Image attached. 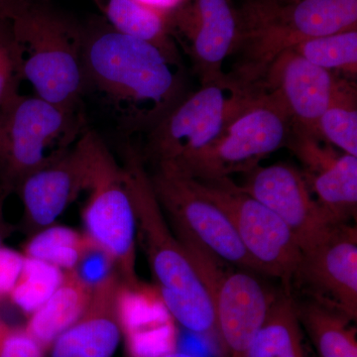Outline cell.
I'll return each mask as SVG.
<instances>
[{
	"label": "cell",
	"instance_id": "cell-39",
	"mask_svg": "<svg viewBox=\"0 0 357 357\" xmlns=\"http://www.w3.org/2000/svg\"><path fill=\"white\" fill-rule=\"evenodd\" d=\"M2 196H3V195H0V197H2Z\"/></svg>",
	"mask_w": 357,
	"mask_h": 357
},
{
	"label": "cell",
	"instance_id": "cell-12",
	"mask_svg": "<svg viewBox=\"0 0 357 357\" xmlns=\"http://www.w3.org/2000/svg\"><path fill=\"white\" fill-rule=\"evenodd\" d=\"M307 298L357 319V229L349 223L333 225L318 243L301 251L292 288Z\"/></svg>",
	"mask_w": 357,
	"mask_h": 357
},
{
	"label": "cell",
	"instance_id": "cell-4",
	"mask_svg": "<svg viewBox=\"0 0 357 357\" xmlns=\"http://www.w3.org/2000/svg\"><path fill=\"white\" fill-rule=\"evenodd\" d=\"M21 79L46 102L77 110L84 96V29L49 6L26 0L14 14Z\"/></svg>",
	"mask_w": 357,
	"mask_h": 357
},
{
	"label": "cell",
	"instance_id": "cell-31",
	"mask_svg": "<svg viewBox=\"0 0 357 357\" xmlns=\"http://www.w3.org/2000/svg\"><path fill=\"white\" fill-rule=\"evenodd\" d=\"M21 81L17 53L0 62V107L16 93Z\"/></svg>",
	"mask_w": 357,
	"mask_h": 357
},
{
	"label": "cell",
	"instance_id": "cell-36",
	"mask_svg": "<svg viewBox=\"0 0 357 357\" xmlns=\"http://www.w3.org/2000/svg\"><path fill=\"white\" fill-rule=\"evenodd\" d=\"M8 230L6 225H4L3 220H0V248L3 246V241L6 239Z\"/></svg>",
	"mask_w": 357,
	"mask_h": 357
},
{
	"label": "cell",
	"instance_id": "cell-18",
	"mask_svg": "<svg viewBox=\"0 0 357 357\" xmlns=\"http://www.w3.org/2000/svg\"><path fill=\"white\" fill-rule=\"evenodd\" d=\"M116 314L130 357H161L176 349L175 331L156 289L119 284Z\"/></svg>",
	"mask_w": 357,
	"mask_h": 357
},
{
	"label": "cell",
	"instance_id": "cell-29",
	"mask_svg": "<svg viewBox=\"0 0 357 357\" xmlns=\"http://www.w3.org/2000/svg\"><path fill=\"white\" fill-rule=\"evenodd\" d=\"M45 347L26 328L0 321V357H44Z\"/></svg>",
	"mask_w": 357,
	"mask_h": 357
},
{
	"label": "cell",
	"instance_id": "cell-3",
	"mask_svg": "<svg viewBox=\"0 0 357 357\" xmlns=\"http://www.w3.org/2000/svg\"><path fill=\"white\" fill-rule=\"evenodd\" d=\"M230 76L261 86L272 63L306 40L357 29V0H246L236 9Z\"/></svg>",
	"mask_w": 357,
	"mask_h": 357
},
{
	"label": "cell",
	"instance_id": "cell-30",
	"mask_svg": "<svg viewBox=\"0 0 357 357\" xmlns=\"http://www.w3.org/2000/svg\"><path fill=\"white\" fill-rule=\"evenodd\" d=\"M25 256L13 248H0V299L9 297L17 283Z\"/></svg>",
	"mask_w": 357,
	"mask_h": 357
},
{
	"label": "cell",
	"instance_id": "cell-13",
	"mask_svg": "<svg viewBox=\"0 0 357 357\" xmlns=\"http://www.w3.org/2000/svg\"><path fill=\"white\" fill-rule=\"evenodd\" d=\"M286 146L299 159L312 197L333 225L356 218L357 157L293 126Z\"/></svg>",
	"mask_w": 357,
	"mask_h": 357
},
{
	"label": "cell",
	"instance_id": "cell-37",
	"mask_svg": "<svg viewBox=\"0 0 357 357\" xmlns=\"http://www.w3.org/2000/svg\"><path fill=\"white\" fill-rule=\"evenodd\" d=\"M2 199H3V196L0 197V220H2Z\"/></svg>",
	"mask_w": 357,
	"mask_h": 357
},
{
	"label": "cell",
	"instance_id": "cell-40",
	"mask_svg": "<svg viewBox=\"0 0 357 357\" xmlns=\"http://www.w3.org/2000/svg\"><path fill=\"white\" fill-rule=\"evenodd\" d=\"M96 2H98V0H96Z\"/></svg>",
	"mask_w": 357,
	"mask_h": 357
},
{
	"label": "cell",
	"instance_id": "cell-9",
	"mask_svg": "<svg viewBox=\"0 0 357 357\" xmlns=\"http://www.w3.org/2000/svg\"><path fill=\"white\" fill-rule=\"evenodd\" d=\"M291 129L290 117L263 89L229 121L215 142L176 172L198 180L248 174L286 146Z\"/></svg>",
	"mask_w": 357,
	"mask_h": 357
},
{
	"label": "cell",
	"instance_id": "cell-17",
	"mask_svg": "<svg viewBox=\"0 0 357 357\" xmlns=\"http://www.w3.org/2000/svg\"><path fill=\"white\" fill-rule=\"evenodd\" d=\"M89 156L82 134L74 148L25 178L15 191L31 234L54 225L88 185Z\"/></svg>",
	"mask_w": 357,
	"mask_h": 357
},
{
	"label": "cell",
	"instance_id": "cell-25",
	"mask_svg": "<svg viewBox=\"0 0 357 357\" xmlns=\"http://www.w3.org/2000/svg\"><path fill=\"white\" fill-rule=\"evenodd\" d=\"M89 237L64 225H52L33 234L25 244L26 257L35 258L70 271L76 267Z\"/></svg>",
	"mask_w": 357,
	"mask_h": 357
},
{
	"label": "cell",
	"instance_id": "cell-19",
	"mask_svg": "<svg viewBox=\"0 0 357 357\" xmlns=\"http://www.w3.org/2000/svg\"><path fill=\"white\" fill-rule=\"evenodd\" d=\"M121 280L91 292L79 319L51 344L52 357H112L121 340L116 314Z\"/></svg>",
	"mask_w": 357,
	"mask_h": 357
},
{
	"label": "cell",
	"instance_id": "cell-8",
	"mask_svg": "<svg viewBox=\"0 0 357 357\" xmlns=\"http://www.w3.org/2000/svg\"><path fill=\"white\" fill-rule=\"evenodd\" d=\"M89 156L88 201L84 204V234L114 258L122 283H139L136 273L137 222L123 168L105 141L93 130L83 133Z\"/></svg>",
	"mask_w": 357,
	"mask_h": 357
},
{
	"label": "cell",
	"instance_id": "cell-34",
	"mask_svg": "<svg viewBox=\"0 0 357 357\" xmlns=\"http://www.w3.org/2000/svg\"><path fill=\"white\" fill-rule=\"evenodd\" d=\"M26 0H0V16L13 18Z\"/></svg>",
	"mask_w": 357,
	"mask_h": 357
},
{
	"label": "cell",
	"instance_id": "cell-6",
	"mask_svg": "<svg viewBox=\"0 0 357 357\" xmlns=\"http://www.w3.org/2000/svg\"><path fill=\"white\" fill-rule=\"evenodd\" d=\"M76 110L39 96H11L0 107V187L2 195L68 151L79 131Z\"/></svg>",
	"mask_w": 357,
	"mask_h": 357
},
{
	"label": "cell",
	"instance_id": "cell-33",
	"mask_svg": "<svg viewBox=\"0 0 357 357\" xmlns=\"http://www.w3.org/2000/svg\"><path fill=\"white\" fill-rule=\"evenodd\" d=\"M138 1L142 2L146 6L154 7V8L160 9V10L170 13V11L180 6L181 4L184 3L185 0H138Z\"/></svg>",
	"mask_w": 357,
	"mask_h": 357
},
{
	"label": "cell",
	"instance_id": "cell-35",
	"mask_svg": "<svg viewBox=\"0 0 357 357\" xmlns=\"http://www.w3.org/2000/svg\"><path fill=\"white\" fill-rule=\"evenodd\" d=\"M161 357H197L194 354L185 351H180V349H175V351L168 352Z\"/></svg>",
	"mask_w": 357,
	"mask_h": 357
},
{
	"label": "cell",
	"instance_id": "cell-22",
	"mask_svg": "<svg viewBox=\"0 0 357 357\" xmlns=\"http://www.w3.org/2000/svg\"><path fill=\"white\" fill-rule=\"evenodd\" d=\"M98 4L117 32L154 45L168 57L181 61L171 35L169 13L138 0H98Z\"/></svg>",
	"mask_w": 357,
	"mask_h": 357
},
{
	"label": "cell",
	"instance_id": "cell-23",
	"mask_svg": "<svg viewBox=\"0 0 357 357\" xmlns=\"http://www.w3.org/2000/svg\"><path fill=\"white\" fill-rule=\"evenodd\" d=\"M91 292L73 270L65 271L64 280L37 311L30 314L26 331L45 349L79 319L88 306Z\"/></svg>",
	"mask_w": 357,
	"mask_h": 357
},
{
	"label": "cell",
	"instance_id": "cell-38",
	"mask_svg": "<svg viewBox=\"0 0 357 357\" xmlns=\"http://www.w3.org/2000/svg\"><path fill=\"white\" fill-rule=\"evenodd\" d=\"M285 1H298V0H285Z\"/></svg>",
	"mask_w": 357,
	"mask_h": 357
},
{
	"label": "cell",
	"instance_id": "cell-32",
	"mask_svg": "<svg viewBox=\"0 0 357 357\" xmlns=\"http://www.w3.org/2000/svg\"><path fill=\"white\" fill-rule=\"evenodd\" d=\"M17 53L13 20L0 16V62L8 56Z\"/></svg>",
	"mask_w": 357,
	"mask_h": 357
},
{
	"label": "cell",
	"instance_id": "cell-10",
	"mask_svg": "<svg viewBox=\"0 0 357 357\" xmlns=\"http://www.w3.org/2000/svg\"><path fill=\"white\" fill-rule=\"evenodd\" d=\"M192 180L229 218L259 273L279 279L284 290L292 291L301 248L288 225L230 178Z\"/></svg>",
	"mask_w": 357,
	"mask_h": 357
},
{
	"label": "cell",
	"instance_id": "cell-27",
	"mask_svg": "<svg viewBox=\"0 0 357 357\" xmlns=\"http://www.w3.org/2000/svg\"><path fill=\"white\" fill-rule=\"evenodd\" d=\"M64 276L60 268L25 256L22 271L9 298L20 311L30 316L56 292Z\"/></svg>",
	"mask_w": 357,
	"mask_h": 357
},
{
	"label": "cell",
	"instance_id": "cell-28",
	"mask_svg": "<svg viewBox=\"0 0 357 357\" xmlns=\"http://www.w3.org/2000/svg\"><path fill=\"white\" fill-rule=\"evenodd\" d=\"M73 271L89 292L100 290L115 281L121 280L112 256L89 237Z\"/></svg>",
	"mask_w": 357,
	"mask_h": 357
},
{
	"label": "cell",
	"instance_id": "cell-26",
	"mask_svg": "<svg viewBox=\"0 0 357 357\" xmlns=\"http://www.w3.org/2000/svg\"><path fill=\"white\" fill-rule=\"evenodd\" d=\"M292 50L323 69L344 73L351 79L356 77L357 29L306 40Z\"/></svg>",
	"mask_w": 357,
	"mask_h": 357
},
{
	"label": "cell",
	"instance_id": "cell-16",
	"mask_svg": "<svg viewBox=\"0 0 357 357\" xmlns=\"http://www.w3.org/2000/svg\"><path fill=\"white\" fill-rule=\"evenodd\" d=\"M344 79L289 49L270 66L262 86L285 110L293 126L317 136L319 119L332 105Z\"/></svg>",
	"mask_w": 357,
	"mask_h": 357
},
{
	"label": "cell",
	"instance_id": "cell-14",
	"mask_svg": "<svg viewBox=\"0 0 357 357\" xmlns=\"http://www.w3.org/2000/svg\"><path fill=\"white\" fill-rule=\"evenodd\" d=\"M172 37L189 54L202 84L225 77L223 64L237 38L236 9L229 0H185L169 13Z\"/></svg>",
	"mask_w": 357,
	"mask_h": 357
},
{
	"label": "cell",
	"instance_id": "cell-2",
	"mask_svg": "<svg viewBox=\"0 0 357 357\" xmlns=\"http://www.w3.org/2000/svg\"><path fill=\"white\" fill-rule=\"evenodd\" d=\"M156 290L173 319L196 335L215 333L213 303L155 196L142 155L128 145L122 165Z\"/></svg>",
	"mask_w": 357,
	"mask_h": 357
},
{
	"label": "cell",
	"instance_id": "cell-1",
	"mask_svg": "<svg viewBox=\"0 0 357 357\" xmlns=\"http://www.w3.org/2000/svg\"><path fill=\"white\" fill-rule=\"evenodd\" d=\"M84 95L93 93L129 133L149 132L185 96L182 61L107 23L84 30Z\"/></svg>",
	"mask_w": 357,
	"mask_h": 357
},
{
	"label": "cell",
	"instance_id": "cell-7",
	"mask_svg": "<svg viewBox=\"0 0 357 357\" xmlns=\"http://www.w3.org/2000/svg\"><path fill=\"white\" fill-rule=\"evenodd\" d=\"M172 230L210 295L223 356L246 357L276 294L250 270L234 269L237 266L220 259L184 231Z\"/></svg>",
	"mask_w": 357,
	"mask_h": 357
},
{
	"label": "cell",
	"instance_id": "cell-11",
	"mask_svg": "<svg viewBox=\"0 0 357 357\" xmlns=\"http://www.w3.org/2000/svg\"><path fill=\"white\" fill-rule=\"evenodd\" d=\"M149 176L171 229L184 231L225 262L259 272L229 218L197 189L192 178L162 167Z\"/></svg>",
	"mask_w": 357,
	"mask_h": 357
},
{
	"label": "cell",
	"instance_id": "cell-15",
	"mask_svg": "<svg viewBox=\"0 0 357 357\" xmlns=\"http://www.w3.org/2000/svg\"><path fill=\"white\" fill-rule=\"evenodd\" d=\"M246 175L241 189L288 225L301 251L318 243L335 225L312 197L299 169L277 163L256 167Z\"/></svg>",
	"mask_w": 357,
	"mask_h": 357
},
{
	"label": "cell",
	"instance_id": "cell-20",
	"mask_svg": "<svg viewBox=\"0 0 357 357\" xmlns=\"http://www.w3.org/2000/svg\"><path fill=\"white\" fill-rule=\"evenodd\" d=\"M295 301L301 326L319 357H357L356 328L351 319L311 298Z\"/></svg>",
	"mask_w": 357,
	"mask_h": 357
},
{
	"label": "cell",
	"instance_id": "cell-5",
	"mask_svg": "<svg viewBox=\"0 0 357 357\" xmlns=\"http://www.w3.org/2000/svg\"><path fill=\"white\" fill-rule=\"evenodd\" d=\"M262 91V86H245L229 74L202 84L147 133L148 156L156 167L182 170Z\"/></svg>",
	"mask_w": 357,
	"mask_h": 357
},
{
	"label": "cell",
	"instance_id": "cell-21",
	"mask_svg": "<svg viewBox=\"0 0 357 357\" xmlns=\"http://www.w3.org/2000/svg\"><path fill=\"white\" fill-rule=\"evenodd\" d=\"M246 357H309L292 291L276 294Z\"/></svg>",
	"mask_w": 357,
	"mask_h": 357
},
{
	"label": "cell",
	"instance_id": "cell-24",
	"mask_svg": "<svg viewBox=\"0 0 357 357\" xmlns=\"http://www.w3.org/2000/svg\"><path fill=\"white\" fill-rule=\"evenodd\" d=\"M317 137L357 157V88L352 79H344L332 105L321 115Z\"/></svg>",
	"mask_w": 357,
	"mask_h": 357
}]
</instances>
